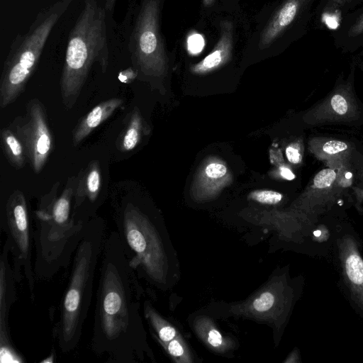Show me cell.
Segmentation results:
<instances>
[{
  "instance_id": "1",
  "label": "cell",
  "mask_w": 363,
  "mask_h": 363,
  "mask_svg": "<svg viewBox=\"0 0 363 363\" xmlns=\"http://www.w3.org/2000/svg\"><path fill=\"white\" fill-rule=\"evenodd\" d=\"M138 277L118 232H110L101 255L91 337L92 351L109 362L136 363L147 352Z\"/></svg>"
},
{
  "instance_id": "2",
  "label": "cell",
  "mask_w": 363,
  "mask_h": 363,
  "mask_svg": "<svg viewBox=\"0 0 363 363\" xmlns=\"http://www.w3.org/2000/svg\"><path fill=\"white\" fill-rule=\"evenodd\" d=\"M105 226L100 219L89 220L74 252L67 287L62 296L53 337L63 353L75 350L92 301L97 265L105 240Z\"/></svg>"
},
{
  "instance_id": "3",
  "label": "cell",
  "mask_w": 363,
  "mask_h": 363,
  "mask_svg": "<svg viewBox=\"0 0 363 363\" xmlns=\"http://www.w3.org/2000/svg\"><path fill=\"white\" fill-rule=\"evenodd\" d=\"M72 187L57 199L43 200L32 230L35 280H50L67 268L82 239L86 222L71 213Z\"/></svg>"
},
{
  "instance_id": "4",
  "label": "cell",
  "mask_w": 363,
  "mask_h": 363,
  "mask_svg": "<svg viewBox=\"0 0 363 363\" xmlns=\"http://www.w3.org/2000/svg\"><path fill=\"white\" fill-rule=\"evenodd\" d=\"M106 12L97 0H85L69 34L60 78L63 104L69 109L76 103L94 64L106 72L109 62Z\"/></svg>"
},
{
  "instance_id": "5",
  "label": "cell",
  "mask_w": 363,
  "mask_h": 363,
  "mask_svg": "<svg viewBox=\"0 0 363 363\" xmlns=\"http://www.w3.org/2000/svg\"><path fill=\"white\" fill-rule=\"evenodd\" d=\"M72 0H59L39 11L29 28L11 43L0 79V107L12 104L35 71L51 32Z\"/></svg>"
},
{
  "instance_id": "6",
  "label": "cell",
  "mask_w": 363,
  "mask_h": 363,
  "mask_svg": "<svg viewBox=\"0 0 363 363\" xmlns=\"http://www.w3.org/2000/svg\"><path fill=\"white\" fill-rule=\"evenodd\" d=\"M116 223L125 255L138 277L160 281L162 252L157 230L150 217L128 201L122 206Z\"/></svg>"
},
{
  "instance_id": "7",
  "label": "cell",
  "mask_w": 363,
  "mask_h": 363,
  "mask_svg": "<svg viewBox=\"0 0 363 363\" xmlns=\"http://www.w3.org/2000/svg\"><path fill=\"white\" fill-rule=\"evenodd\" d=\"M1 230L6 235L17 282L26 279L33 301L35 278L32 260V230L26 200L20 191L11 194L5 203Z\"/></svg>"
},
{
  "instance_id": "8",
  "label": "cell",
  "mask_w": 363,
  "mask_h": 363,
  "mask_svg": "<svg viewBox=\"0 0 363 363\" xmlns=\"http://www.w3.org/2000/svg\"><path fill=\"white\" fill-rule=\"evenodd\" d=\"M159 17L160 0H144L130 39L133 62L147 76L161 77L167 68Z\"/></svg>"
},
{
  "instance_id": "9",
  "label": "cell",
  "mask_w": 363,
  "mask_h": 363,
  "mask_svg": "<svg viewBox=\"0 0 363 363\" xmlns=\"http://www.w3.org/2000/svg\"><path fill=\"white\" fill-rule=\"evenodd\" d=\"M356 68L354 57L347 77H340L325 97L306 112L303 118L308 125H363V104L354 90Z\"/></svg>"
},
{
  "instance_id": "10",
  "label": "cell",
  "mask_w": 363,
  "mask_h": 363,
  "mask_svg": "<svg viewBox=\"0 0 363 363\" xmlns=\"http://www.w3.org/2000/svg\"><path fill=\"white\" fill-rule=\"evenodd\" d=\"M9 128L21 142L33 171L44 167L52 148V137L44 106L33 99L26 106V113L17 116Z\"/></svg>"
},
{
  "instance_id": "11",
  "label": "cell",
  "mask_w": 363,
  "mask_h": 363,
  "mask_svg": "<svg viewBox=\"0 0 363 363\" xmlns=\"http://www.w3.org/2000/svg\"><path fill=\"white\" fill-rule=\"evenodd\" d=\"M318 0H282L262 30L259 48H267L289 31L303 35L313 18Z\"/></svg>"
},
{
  "instance_id": "12",
  "label": "cell",
  "mask_w": 363,
  "mask_h": 363,
  "mask_svg": "<svg viewBox=\"0 0 363 363\" xmlns=\"http://www.w3.org/2000/svg\"><path fill=\"white\" fill-rule=\"evenodd\" d=\"M10 255L9 243L5 240L0 255V359L1 363H21L24 359L12 342L9 324L11 306L17 300L18 283Z\"/></svg>"
},
{
  "instance_id": "13",
  "label": "cell",
  "mask_w": 363,
  "mask_h": 363,
  "mask_svg": "<svg viewBox=\"0 0 363 363\" xmlns=\"http://www.w3.org/2000/svg\"><path fill=\"white\" fill-rule=\"evenodd\" d=\"M345 284L352 301L363 314V257L359 243L347 234L337 241Z\"/></svg>"
},
{
  "instance_id": "14",
  "label": "cell",
  "mask_w": 363,
  "mask_h": 363,
  "mask_svg": "<svg viewBox=\"0 0 363 363\" xmlns=\"http://www.w3.org/2000/svg\"><path fill=\"white\" fill-rule=\"evenodd\" d=\"M231 181L232 174L225 162L217 157H209L199 167L191 190L195 196L212 197Z\"/></svg>"
},
{
  "instance_id": "15",
  "label": "cell",
  "mask_w": 363,
  "mask_h": 363,
  "mask_svg": "<svg viewBox=\"0 0 363 363\" xmlns=\"http://www.w3.org/2000/svg\"><path fill=\"white\" fill-rule=\"evenodd\" d=\"M332 37L335 47L342 53L363 57V4L340 19Z\"/></svg>"
},
{
  "instance_id": "16",
  "label": "cell",
  "mask_w": 363,
  "mask_h": 363,
  "mask_svg": "<svg viewBox=\"0 0 363 363\" xmlns=\"http://www.w3.org/2000/svg\"><path fill=\"white\" fill-rule=\"evenodd\" d=\"M233 47V24L224 20L220 23V36L214 48L203 60L190 67L191 73L203 75L212 72L231 60Z\"/></svg>"
},
{
  "instance_id": "17",
  "label": "cell",
  "mask_w": 363,
  "mask_h": 363,
  "mask_svg": "<svg viewBox=\"0 0 363 363\" xmlns=\"http://www.w3.org/2000/svg\"><path fill=\"white\" fill-rule=\"evenodd\" d=\"M308 149L314 157L330 167L345 162L352 152V146L347 142L327 138H315L308 143Z\"/></svg>"
},
{
  "instance_id": "18",
  "label": "cell",
  "mask_w": 363,
  "mask_h": 363,
  "mask_svg": "<svg viewBox=\"0 0 363 363\" xmlns=\"http://www.w3.org/2000/svg\"><path fill=\"white\" fill-rule=\"evenodd\" d=\"M363 4V0H318L315 8V24L320 28H335L347 13Z\"/></svg>"
},
{
  "instance_id": "19",
  "label": "cell",
  "mask_w": 363,
  "mask_h": 363,
  "mask_svg": "<svg viewBox=\"0 0 363 363\" xmlns=\"http://www.w3.org/2000/svg\"><path fill=\"white\" fill-rule=\"evenodd\" d=\"M123 102L121 98H113L100 103L92 108L73 130V145H77L81 143L93 130L109 118Z\"/></svg>"
},
{
  "instance_id": "20",
  "label": "cell",
  "mask_w": 363,
  "mask_h": 363,
  "mask_svg": "<svg viewBox=\"0 0 363 363\" xmlns=\"http://www.w3.org/2000/svg\"><path fill=\"white\" fill-rule=\"evenodd\" d=\"M336 172L332 168L325 169L313 178L312 184L306 192L307 199L312 203L313 208H315V213L322 209V206L329 203V190L333 182L336 179ZM311 207V208H312Z\"/></svg>"
},
{
  "instance_id": "21",
  "label": "cell",
  "mask_w": 363,
  "mask_h": 363,
  "mask_svg": "<svg viewBox=\"0 0 363 363\" xmlns=\"http://www.w3.org/2000/svg\"><path fill=\"white\" fill-rule=\"evenodd\" d=\"M1 135L2 147L6 158L15 168H22L26 157L21 142L9 128H4Z\"/></svg>"
},
{
  "instance_id": "22",
  "label": "cell",
  "mask_w": 363,
  "mask_h": 363,
  "mask_svg": "<svg viewBox=\"0 0 363 363\" xmlns=\"http://www.w3.org/2000/svg\"><path fill=\"white\" fill-rule=\"evenodd\" d=\"M144 128L143 118L138 108L135 107L131 113L129 123L122 136L121 149L123 151L133 150L142 138Z\"/></svg>"
},
{
  "instance_id": "23",
  "label": "cell",
  "mask_w": 363,
  "mask_h": 363,
  "mask_svg": "<svg viewBox=\"0 0 363 363\" xmlns=\"http://www.w3.org/2000/svg\"><path fill=\"white\" fill-rule=\"evenodd\" d=\"M249 199L264 204H277L283 198V195L272 190H256L249 194Z\"/></svg>"
},
{
  "instance_id": "24",
  "label": "cell",
  "mask_w": 363,
  "mask_h": 363,
  "mask_svg": "<svg viewBox=\"0 0 363 363\" xmlns=\"http://www.w3.org/2000/svg\"><path fill=\"white\" fill-rule=\"evenodd\" d=\"M274 303V296L269 292H264L255 300L253 308L259 312L267 311L269 310Z\"/></svg>"
},
{
  "instance_id": "25",
  "label": "cell",
  "mask_w": 363,
  "mask_h": 363,
  "mask_svg": "<svg viewBox=\"0 0 363 363\" xmlns=\"http://www.w3.org/2000/svg\"><path fill=\"white\" fill-rule=\"evenodd\" d=\"M286 158L294 164H300L302 161V149L298 142L289 144L285 150Z\"/></svg>"
},
{
  "instance_id": "26",
  "label": "cell",
  "mask_w": 363,
  "mask_h": 363,
  "mask_svg": "<svg viewBox=\"0 0 363 363\" xmlns=\"http://www.w3.org/2000/svg\"><path fill=\"white\" fill-rule=\"evenodd\" d=\"M204 40L199 33H193L188 37L187 49L193 55L199 53L203 48Z\"/></svg>"
},
{
  "instance_id": "27",
  "label": "cell",
  "mask_w": 363,
  "mask_h": 363,
  "mask_svg": "<svg viewBox=\"0 0 363 363\" xmlns=\"http://www.w3.org/2000/svg\"><path fill=\"white\" fill-rule=\"evenodd\" d=\"M169 353L174 357H180L184 354V348L178 340H172L167 345Z\"/></svg>"
},
{
  "instance_id": "28",
  "label": "cell",
  "mask_w": 363,
  "mask_h": 363,
  "mask_svg": "<svg viewBox=\"0 0 363 363\" xmlns=\"http://www.w3.org/2000/svg\"><path fill=\"white\" fill-rule=\"evenodd\" d=\"M208 342L211 345L218 347L223 344V337L216 329H211L208 334Z\"/></svg>"
},
{
  "instance_id": "29",
  "label": "cell",
  "mask_w": 363,
  "mask_h": 363,
  "mask_svg": "<svg viewBox=\"0 0 363 363\" xmlns=\"http://www.w3.org/2000/svg\"><path fill=\"white\" fill-rule=\"evenodd\" d=\"M280 176L286 180H293L295 178V175L293 172L287 166L281 165L279 167Z\"/></svg>"
},
{
  "instance_id": "30",
  "label": "cell",
  "mask_w": 363,
  "mask_h": 363,
  "mask_svg": "<svg viewBox=\"0 0 363 363\" xmlns=\"http://www.w3.org/2000/svg\"><path fill=\"white\" fill-rule=\"evenodd\" d=\"M104 7L106 11H111L114 8L116 0H104Z\"/></svg>"
},
{
  "instance_id": "31",
  "label": "cell",
  "mask_w": 363,
  "mask_h": 363,
  "mask_svg": "<svg viewBox=\"0 0 363 363\" xmlns=\"http://www.w3.org/2000/svg\"><path fill=\"white\" fill-rule=\"evenodd\" d=\"M356 59L357 67L359 68L363 74V60L361 57H354Z\"/></svg>"
},
{
  "instance_id": "32",
  "label": "cell",
  "mask_w": 363,
  "mask_h": 363,
  "mask_svg": "<svg viewBox=\"0 0 363 363\" xmlns=\"http://www.w3.org/2000/svg\"><path fill=\"white\" fill-rule=\"evenodd\" d=\"M215 0H203V4L206 7L211 6Z\"/></svg>"
},
{
  "instance_id": "33",
  "label": "cell",
  "mask_w": 363,
  "mask_h": 363,
  "mask_svg": "<svg viewBox=\"0 0 363 363\" xmlns=\"http://www.w3.org/2000/svg\"><path fill=\"white\" fill-rule=\"evenodd\" d=\"M54 362V354H51L47 359H44L41 362Z\"/></svg>"
}]
</instances>
